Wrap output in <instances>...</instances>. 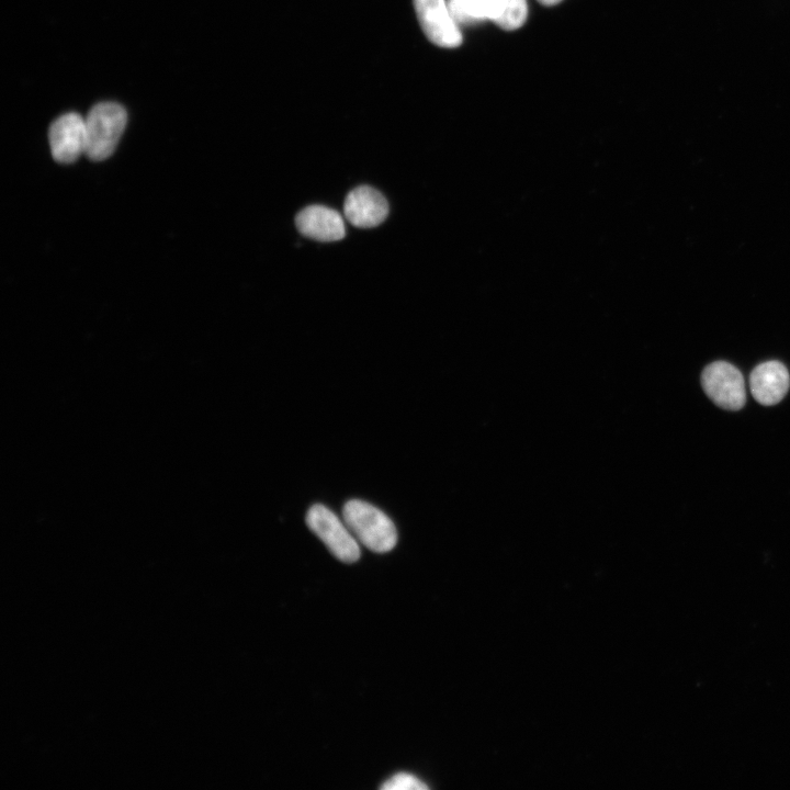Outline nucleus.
Returning <instances> with one entry per match:
<instances>
[{
    "instance_id": "nucleus-11",
    "label": "nucleus",
    "mask_w": 790,
    "mask_h": 790,
    "mask_svg": "<svg viewBox=\"0 0 790 790\" xmlns=\"http://www.w3.org/2000/svg\"><path fill=\"white\" fill-rule=\"evenodd\" d=\"M448 5L458 24L485 20L481 0H449Z\"/></svg>"
},
{
    "instance_id": "nucleus-4",
    "label": "nucleus",
    "mask_w": 790,
    "mask_h": 790,
    "mask_svg": "<svg viewBox=\"0 0 790 790\" xmlns=\"http://www.w3.org/2000/svg\"><path fill=\"white\" fill-rule=\"evenodd\" d=\"M701 384L708 397L721 408L738 410L745 405L744 377L729 362L715 361L707 365L701 374Z\"/></svg>"
},
{
    "instance_id": "nucleus-7",
    "label": "nucleus",
    "mask_w": 790,
    "mask_h": 790,
    "mask_svg": "<svg viewBox=\"0 0 790 790\" xmlns=\"http://www.w3.org/2000/svg\"><path fill=\"white\" fill-rule=\"evenodd\" d=\"M346 219L359 228H372L385 221L388 203L381 192L369 185L353 189L345 199Z\"/></svg>"
},
{
    "instance_id": "nucleus-6",
    "label": "nucleus",
    "mask_w": 790,
    "mask_h": 790,
    "mask_svg": "<svg viewBox=\"0 0 790 790\" xmlns=\"http://www.w3.org/2000/svg\"><path fill=\"white\" fill-rule=\"evenodd\" d=\"M53 158L60 163H71L86 151V123L77 113L57 117L48 129Z\"/></svg>"
},
{
    "instance_id": "nucleus-2",
    "label": "nucleus",
    "mask_w": 790,
    "mask_h": 790,
    "mask_svg": "<svg viewBox=\"0 0 790 790\" xmlns=\"http://www.w3.org/2000/svg\"><path fill=\"white\" fill-rule=\"evenodd\" d=\"M127 113L115 102L95 104L84 119L86 151L95 161L109 158L115 150L125 129Z\"/></svg>"
},
{
    "instance_id": "nucleus-1",
    "label": "nucleus",
    "mask_w": 790,
    "mask_h": 790,
    "mask_svg": "<svg viewBox=\"0 0 790 790\" xmlns=\"http://www.w3.org/2000/svg\"><path fill=\"white\" fill-rule=\"evenodd\" d=\"M343 521L356 539L376 553H385L397 543L393 521L375 506L359 499L347 501L342 510Z\"/></svg>"
},
{
    "instance_id": "nucleus-10",
    "label": "nucleus",
    "mask_w": 790,
    "mask_h": 790,
    "mask_svg": "<svg viewBox=\"0 0 790 790\" xmlns=\"http://www.w3.org/2000/svg\"><path fill=\"white\" fill-rule=\"evenodd\" d=\"M485 20L500 29L514 31L522 26L528 14L526 0H481Z\"/></svg>"
},
{
    "instance_id": "nucleus-12",
    "label": "nucleus",
    "mask_w": 790,
    "mask_h": 790,
    "mask_svg": "<svg viewBox=\"0 0 790 790\" xmlns=\"http://www.w3.org/2000/svg\"><path fill=\"white\" fill-rule=\"evenodd\" d=\"M383 790H425L428 787L414 775L399 772L386 780Z\"/></svg>"
},
{
    "instance_id": "nucleus-9",
    "label": "nucleus",
    "mask_w": 790,
    "mask_h": 790,
    "mask_svg": "<svg viewBox=\"0 0 790 790\" xmlns=\"http://www.w3.org/2000/svg\"><path fill=\"white\" fill-rule=\"evenodd\" d=\"M789 386V372L781 362L776 360L758 364L749 376L753 397L765 406L778 404L787 394Z\"/></svg>"
},
{
    "instance_id": "nucleus-8",
    "label": "nucleus",
    "mask_w": 790,
    "mask_h": 790,
    "mask_svg": "<svg viewBox=\"0 0 790 790\" xmlns=\"http://www.w3.org/2000/svg\"><path fill=\"white\" fill-rule=\"evenodd\" d=\"M295 225L303 236L317 241H337L346 235L342 216L324 205L303 208L295 217Z\"/></svg>"
},
{
    "instance_id": "nucleus-13",
    "label": "nucleus",
    "mask_w": 790,
    "mask_h": 790,
    "mask_svg": "<svg viewBox=\"0 0 790 790\" xmlns=\"http://www.w3.org/2000/svg\"><path fill=\"white\" fill-rule=\"evenodd\" d=\"M538 1L543 5L551 7V5H555V4L560 3L562 0H538Z\"/></svg>"
},
{
    "instance_id": "nucleus-3",
    "label": "nucleus",
    "mask_w": 790,
    "mask_h": 790,
    "mask_svg": "<svg viewBox=\"0 0 790 790\" xmlns=\"http://www.w3.org/2000/svg\"><path fill=\"white\" fill-rule=\"evenodd\" d=\"M306 523L338 560L345 563L359 560V541L346 522L329 508L320 504L313 505L307 511Z\"/></svg>"
},
{
    "instance_id": "nucleus-5",
    "label": "nucleus",
    "mask_w": 790,
    "mask_h": 790,
    "mask_svg": "<svg viewBox=\"0 0 790 790\" xmlns=\"http://www.w3.org/2000/svg\"><path fill=\"white\" fill-rule=\"evenodd\" d=\"M414 5L420 26L429 41L444 48L461 45L462 34L445 0H414Z\"/></svg>"
}]
</instances>
